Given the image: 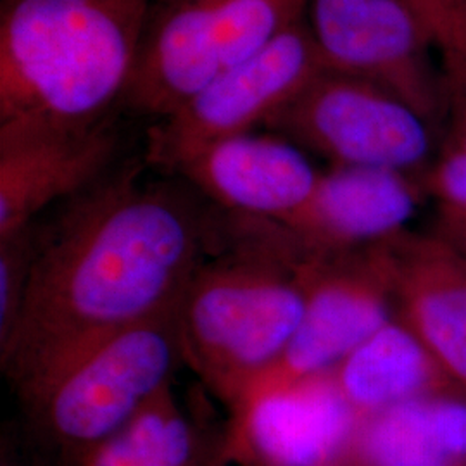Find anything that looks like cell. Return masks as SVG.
Returning a JSON list of instances; mask_svg holds the SVG:
<instances>
[{"instance_id":"6da1fadb","label":"cell","mask_w":466,"mask_h":466,"mask_svg":"<svg viewBox=\"0 0 466 466\" xmlns=\"http://www.w3.org/2000/svg\"><path fill=\"white\" fill-rule=\"evenodd\" d=\"M140 167L102 178L49 223L16 329L0 365L21 400L85 350L175 309L218 235V218L175 190L140 182Z\"/></svg>"},{"instance_id":"7a4b0ae2","label":"cell","mask_w":466,"mask_h":466,"mask_svg":"<svg viewBox=\"0 0 466 466\" xmlns=\"http://www.w3.org/2000/svg\"><path fill=\"white\" fill-rule=\"evenodd\" d=\"M223 215L227 252L190 277L178 330L185 363L233 410L298 330L315 254L277 221Z\"/></svg>"},{"instance_id":"3957f363","label":"cell","mask_w":466,"mask_h":466,"mask_svg":"<svg viewBox=\"0 0 466 466\" xmlns=\"http://www.w3.org/2000/svg\"><path fill=\"white\" fill-rule=\"evenodd\" d=\"M154 0H0V128L84 132L132 76Z\"/></svg>"},{"instance_id":"277c9868","label":"cell","mask_w":466,"mask_h":466,"mask_svg":"<svg viewBox=\"0 0 466 466\" xmlns=\"http://www.w3.org/2000/svg\"><path fill=\"white\" fill-rule=\"evenodd\" d=\"M182 361L177 306L109 335L52 373L23 402L44 442L63 461L80 466L173 383Z\"/></svg>"},{"instance_id":"5b68a950","label":"cell","mask_w":466,"mask_h":466,"mask_svg":"<svg viewBox=\"0 0 466 466\" xmlns=\"http://www.w3.org/2000/svg\"><path fill=\"white\" fill-rule=\"evenodd\" d=\"M309 0H154L121 96L142 116L173 115L308 15Z\"/></svg>"},{"instance_id":"8992f818","label":"cell","mask_w":466,"mask_h":466,"mask_svg":"<svg viewBox=\"0 0 466 466\" xmlns=\"http://www.w3.org/2000/svg\"><path fill=\"white\" fill-rule=\"evenodd\" d=\"M269 132L333 167L413 175L432 150V127L380 86L325 71L265 123Z\"/></svg>"},{"instance_id":"52a82bcc","label":"cell","mask_w":466,"mask_h":466,"mask_svg":"<svg viewBox=\"0 0 466 466\" xmlns=\"http://www.w3.org/2000/svg\"><path fill=\"white\" fill-rule=\"evenodd\" d=\"M325 71L308 16L302 17L152 127L146 161L175 171L217 142L250 134Z\"/></svg>"},{"instance_id":"ba28073f","label":"cell","mask_w":466,"mask_h":466,"mask_svg":"<svg viewBox=\"0 0 466 466\" xmlns=\"http://www.w3.org/2000/svg\"><path fill=\"white\" fill-rule=\"evenodd\" d=\"M306 16L329 71L380 86L431 127L450 116L446 75L406 0H309Z\"/></svg>"},{"instance_id":"9c48e42d","label":"cell","mask_w":466,"mask_h":466,"mask_svg":"<svg viewBox=\"0 0 466 466\" xmlns=\"http://www.w3.org/2000/svg\"><path fill=\"white\" fill-rule=\"evenodd\" d=\"M396 318V302L377 248L315 254L299 327L277 365L232 410L302 379L330 373Z\"/></svg>"},{"instance_id":"30bf717a","label":"cell","mask_w":466,"mask_h":466,"mask_svg":"<svg viewBox=\"0 0 466 466\" xmlns=\"http://www.w3.org/2000/svg\"><path fill=\"white\" fill-rule=\"evenodd\" d=\"M361 423L330 371L235 410L225 456L256 466H356Z\"/></svg>"},{"instance_id":"8fae6325","label":"cell","mask_w":466,"mask_h":466,"mask_svg":"<svg viewBox=\"0 0 466 466\" xmlns=\"http://www.w3.org/2000/svg\"><path fill=\"white\" fill-rule=\"evenodd\" d=\"M117 142L107 121L84 132L0 128V238L102 180Z\"/></svg>"},{"instance_id":"7c38bea8","label":"cell","mask_w":466,"mask_h":466,"mask_svg":"<svg viewBox=\"0 0 466 466\" xmlns=\"http://www.w3.org/2000/svg\"><path fill=\"white\" fill-rule=\"evenodd\" d=\"M418 196L413 175L383 167H333L319 173L309 199L280 225L311 254L370 249L406 232Z\"/></svg>"},{"instance_id":"4fadbf2b","label":"cell","mask_w":466,"mask_h":466,"mask_svg":"<svg viewBox=\"0 0 466 466\" xmlns=\"http://www.w3.org/2000/svg\"><path fill=\"white\" fill-rule=\"evenodd\" d=\"M377 248L396 317L429 348L466 394V259L433 235L400 233Z\"/></svg>"},{"instance_id":"5bb4252c","label":"cell","mask_w":466,"mask_h":466,"mask_svg":"<svg viewBox=\"0 0 466 466\" xmlns=\"http://www.w3.org/2000/svg\"><path fill=\"white\" fill-rule=\"evenodd\" d=\"M175 171L221 211L279 223L299 211L319 178L304 150L279 135L221 140Z\"/></svg>"},{"instance_id":"9a60e30c","label":"cell","mask_w":466,"mask_h":466,"mask_svg":"<svg viewBox=\"0 0 466 466\" xmlns=\"http://www.w3.org/2000/svg\"><path fill=\"white\" fill-rule=\"evenodd\" d=\"M332 373L342 396L363 420L408 400L463 392L398 317L352 350Z\"/></svg>"},{"instance_id":"2e32d148","label":"cell","mask_w":466,"mask_h":466,"mask_svg":"<svg viewBox=\"0 0 466 466\" xmlns=\"http://www.w3.org/2000/svg\"><path fill=\"white\" fill-rule=\"evenodd\" d=\"M356 466H466V394L408 400L365 418Z\"/></svg>"},{"instance_id":"e0dca14e","label":"cell","mask_w":466,"mask_h":466,"mask_svg":"<svg viewBox=\"0 0 466 466\" xmlns=\"http://www.w3.org/2000/svg\"><path fill=\"white\" fill-rule=\"evenodd\" d=\"M225 442H211L187 415L173 383L121 432L90 451L80 466H223Z\"/></svg>"},{"instance_id":"ac0fdd59","label":"cell","mask_w":466,"mask_h":466,"mask_svg":"<svg viewBox=\"0 0 466 466\" xmlns=\"http://www.w3.org/2000/svg\"><path fill=\"white\" fill-rule=\"evenodd\" d=\"M437 50L451 102L466 97V16L454 0H406Z\"/></svg>"},{"instance_id":"d6986e66","label":"cell","mask_w":466,"mask_h":466,"mask_svg":"<svg viewBox=\"0 0 466 466\" xmlns=\"http://www.w3.org/2000/svg\"><path fill=\"white\" fill-rule=\"evenodd\" d=\"M38 249V221L0 238V348L21 315Z\"/></svg>"},{"instance_id":"ffe728a7","label":"cell","mask_w":466,"mask_h":466,"mask_svg":"<svg viewBox=\"0 0 466 466\" xmlns=\"http://www.w3.org/2000/svg\"><path fill=\"white\" fill-rule=\"evenodd\" d=\"M427 188L441 202V213L466 217V147L446 142L441 157L425 177Z\"/></svg>"},{"instance_id":"44dd1931","label":"cell","mask_w":466,"mask_h":466,"mask_svg":"<svg viewBox=\"0 0 466 466\" xmlns=\"http://www.w3.org/2000/svg\"><path fill=\"white\" fill-rule=\"evenodd\" d=\"M437 235L444 238L451 248L458 250L466 259V217H454L441 213Z\"/></svg>"},{"instance_id":"7402d4cb","label":"cell","mask_w":466,"mask_h":466,"mask_svg":"<svg viewBox=\"0 0 466 466\" xmlns=\"http://www.w3.org/2000/svg\"><path fill=\"white\" fill-rule=\"evenodd\" d=\"M0 466H35V463H30L28 460L21 458L15 451L11 450V448H7V446L4 444V448H2V465Z\"/></svg>"},{"instance_id":"603a6c76","label":"cell","mask_w":466,"mask_h":466,"mask_svg":"<svg viewBox=\"0 0 466 466\" xmlns=\"http://www.w3.org/2000/svg\"><path fill=\"white\" fill-rule=\"evenodd\" d=\"M458 4V7L463 11V15L466 16V0H454Z\"/></svg>"}]
</instances>
